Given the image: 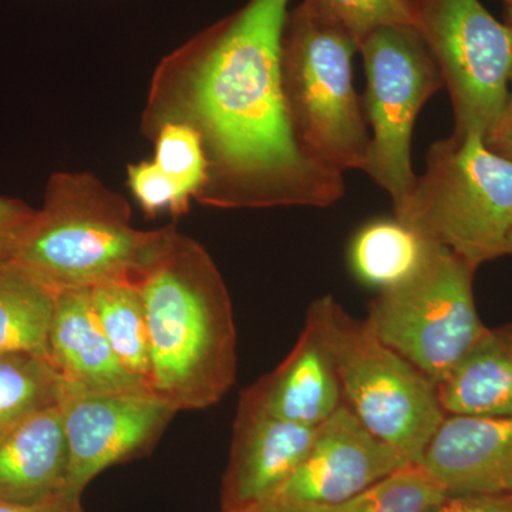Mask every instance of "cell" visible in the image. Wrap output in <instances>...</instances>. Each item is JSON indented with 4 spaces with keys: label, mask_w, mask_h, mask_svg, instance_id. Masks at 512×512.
<instances>
[{
    "label": "cell",
    "mask_w": 512,
    "mask_h": 512,
    "mask_svg": "<svg viewBox=\"0 0 512 512\" xmlns=\"http://www.w3.org/2000/svg\"><path fill=\"white\" fill-rule=\"evenodd\" d=\"M292 0H248L161 60L144 133L183 123L201 138L207 207L325 208L345 194L343 174L306 156L293 131L282 39Z\"/></svg>",
    "instance_id": "6da1fadb"
},
{
    "label": "cell",
    "mask_w": 512,
    "mask_h": 512,
    "mask_svg": "<svg viewBox=\"0 0 512 512\" xmlns=\"http://www.w3.org/2000/svg\"><path fill=\"white\" fill-rule=\"evenodd\" d=\"M137 286L150 343L148 390L177 413L220 403L237 379L238 335L212 256L177 231Z\"/></svg>",
    "instance_id": "7a4b0ae2"
},
{
    "label": "cell",
    "mask_w": 512,
    "mask_h": 512,
    "mask_svg": "<svg viewBox=\"0 0 512 512\" xmlns=\"http://www.w3.org/2000/svg\"><path fill=\"white\" fill-rule=\"evenodd\" d=\"M177 232L131 224L126 198L90 173H55L15 262L53 291L137 285Z\"/></svg>",
    "instance_id": "3957f363"
},
{
    "label": "cell",
    "mask_w": 512,
    "mask_h": 512,
    "mask_svg": "<svg viewBox=\"0 0 512 512\" xmlns=\"http://www.w3.org/2000/svg\"><path fill=\"white\" fill-rule=\"evenodd\" d=\"M394 218L424 241L450 249L477 268L507 255L512 232V161L481 136H456L431 144L426 171Z\"/></svg>",
    "instance_id": "277c9868"
},
{
    "label": "cell",
    "mask_w": 512,
    "mask_h": 512,
    "mask_svg": "<svg viewBox=\"0 0 512 512\" xmlns=\"http://www.w3.org/2000/svg\"><path fill=\"white\" fill-rule=\"evenodd\" d=\"M359 46L338 26L301 2L289 9L282 39V82L299 146L335 173L369 163L370 130L355 89Z\"/></svg>",
    "instance_id": "5b68a950"
},
{
    "label": "cell",
    "mask_w": 512,
    "mask_h": 512,
    "mask_svg": "<svg viewBox=\"0 0 512 512\" xmlns=\"http://www.w3.org/2000/svg\"><path fill=\"white\" fill-rule=\"evenodd\" d=\"M313 303L335 357L343 403L375 436L421 464L447 416L437 384L384 345L365 319L353 318L332 295Z\"/></svg>",
    "instance_id": "8992f818"
},
{
    "label": "cell",
    "mask_w": 512,
    "mask_h": 512,
    "mask_svg": "<svg viewBox=\"0 0 512 512\" xmlns=\"http://www.w3.org/2000/svg\"><path fill=\"white\" fill-rule=\"evenodd\" d=\"M477 266L431 244L412 275L379 291L366 323L377 338L439 386L487 326L474 301Z\"/></svg>",
    "instance_id": "52a82bcc"
},
{
    "label": "cell",
    "mask_w": 512,
    "mask_h": 512,
    "mask_svg": "<svg viewBox=\"0 0 512 512\" xmlns=\"http://www.w3.org/2000/svg\"><path fill=\"white\" fill-rule=\"evenodd\" d=\"M414 29L450 94L456 136L485 137L510 96L512 28L480 0H414Z\"/></svg>",
    "instance_id": "ba28073f"
},
{
    "label": "cell",
    "mask_w": 512,
    "mask_h": 512,
    "mask_svg": "<svg viewBox=\"0 0 512 512\" xmlns=\"http://www.w3.org/2000/svg\"><path fill=\"white\" fill-rule=\"evenodd\" d=\"M359 53L367 77L363 107L370 130L365 173L396 204L416 184L414 124L427 100L443 89V77L413 26L376 30L360 43Z\"/></svg>",
    "instance_id": "9c48e42d"
},
{
    "label": "cell",
    "mask_w": 512,
    "mask_h": 512,
    "mask_svg": "<svg viewBox=\"0 0 512 512\" xmlns=\"http://www.w3.org/2000/svg\"><path fill=\"white\" fill-rule=\"evenodd\" d=\"M60 413L69 453L64 495L74 501L107 468L147 456L177 414L148 390L90 393L67 386Z\"/></svg>",
    "instance_id": "30bf717a"
},
{
    "label": "cell",
    "mask_w": 512,
    "mask_h": 512,
    "mask_svg": "<svg viewBox=\"0 0 512 512\" xmlns=\"http://www.w3.org/2000/svg\"><path fill=\"white\" fill-rule=\"evenodd\" d=\"M410 464L412 461L375 436L343 403L316 427L308 454L268 501L289 505L343 503Z\"/></svg>",
    "instance_id": "8fae6325"
},
{
    "label": "cell",
    "mask_w": 512,
    "mask_h": 512,
    "mask_svg": "<svg viewBox=\"0 0 512 512\" xmlns=\"http://www.w3.org/2000/svg\"><path fill=\"white\" fill-rule=\"evenodd\" d=\"M313 436L315 429L275 416L242 392L222 478L221 511L268 501L302 463Z\"/></svg>",
    "instance_id": "7c38bea8"
},
{
    "label": "cell",
    "mask_w": 512,
    "mask_h": 512,
    "mask_svg": "<svg viewBox=\"0 0 512 512\" xmlns=\"http://www.w3.org/2000/svg\"><path fill=\"white\" fill-rule=\"evenodd\" d=\"M420 466L447 495L512 494V416H446Z\"/></svg>",
    "instance_id": "4fadbf2b"
},
{
    "label": "cell",
    "mask_w": 512,
    "mask_h": 512,
    "mask_svg": "<svg viewBox=\"0 0 512 512\" xmlns=\"http://www.w3.org/2000/svg\"><path fill=\"white\" fill-rule=\"evenodd\" d=\"M244 392L275 416L311 429L342 406L335 357L315 303L309 305L298 342L284 362Z\"/></svg>",
    "instance_id": "5bb4252c"
},
{
    "label": "cell",
    "mask_w": 512,
    "mask_h": 512,
    "mask_svg": "<svg viewBox=\"0 0 512 512\" xmlns=\"http://www.w3.org/2000/svg\"><path fill=\"white\" fill-rule=\"evenodd\" d=\"M49 359L66 386L77 392L148 390L128 372L111 348L93 311L90 289L56 292L49 330Z\"/></svg>",
    "instance_id": "9a60e30c"
},
{
    "label": "cell",
    "mask_w": 512,
    "mask_h": 512,
    "mask_svg": "<svg viewBox=\"0 0 512 512\" xmlns=\"http://www.w3.org/2000/svg\"><path fill=\"white\" fill-rule=\"evenodd\" d=\"M67 466L59 404L0 434V501L33 505L66 498Z\"/></svg>",
    "instance_id": "2e32d148"
},
{
    "label": "cell",
    "mask_w": 512,
    "mask_h": 512,
    "mask_svg": "<svg viewBox=\"0 0 512 512\" xmlns=\"http://www.w3.org/2000/svg\"><path fill=\"white\" fill-rule=\"evenodd\" d=\"M437 393L448 416H512V323L485 329Z\"/></svg>",
    "instance_id": "e0dca14e"
},
{
    "label": "cell",
    "mask_w": 512,
    "mask_h": 512,
    "mask_svg": "<svg viewBox=\"0 0 512 512\" xmlns=\"http://www.w3.org/2000/svg\"><path fill=\"white\" fill-rule=\"evenodd\" d=\"M56 291L15 261L0 265V355L49 357Z\"/></svg>",
    "instance_id": "ac0fdd59"
},
{
    "label": "cell",
    "mask_w": 512,
    "mask_h": 512,
    "mask_svg": "<svg viewBox=\"0 0 512 512\" xmlns=\"http://www.w3.org/2000/svg\"><path fill=\"white\" fill-rule=\"evenodd\" d=\"M430 245L396 218H377L352 238L350 269L362 284L383 291L412 275Z\"/></svg>",
    "instance_id": "d6986e66"
},
{
    "label": "cell",
    "mask_w": 512,
    "mask_h": 512,
    "mask_svg": "<svg viewBox=\"0 0 512 512\" xmlns=\"http://www.w3.org/2000/svg\"><path fill=\"white\" fill-rule=\"evenodd\" d=\"M90 301L114 353L148 389L150 343L140 289L128 282L100 285L90 289Z\"/></svg>",
    "instance_id": "ffe728a7"
},
{
    "label": "cell",
    "mask_w": 512,
    "mask_h": 512,
    "mask_svg": "<svg viewBox=\"0 0 512 512\" xmlns=\"http://www.w3.org/2000/svg\"><path fill=\"white\" fill-rule=\"evenodd\" d=\"M64 390L66 382L49 357L0 355V434L59 406Z\"/></svg>",
    "instance_id": "44dd1931"
},
{
    "label": "cell",
    "mask_w": 512,
    "mask_h": 512,
    "mask_svg": "<svg viewBox=\"0 0 512 512\" xmlns=\"http://www.w3.org/2000/svg\"><path fill=\"white\" fill-rule=\"evenodd\" d=\"M446 495L423 466L410 464L343 503L291 507L298 512H430Z\"/></svg>",
    "instance_id": "7402d4cb"
},
{
    "label": "cell",
    "mask_w": 512,
    "mask_h": 512,
    "mask_svg": "<svg viewBox=\"0 0 512 512\" xmlns=\"http://www.w3.org/2000/svg\"><path fill=\"white\" fill-rule=\"evenodd\" d=\"M147 136L154 143V163L195 200L207 184V160L197 131L183 123H164Z\"/></svg>",
    "instance_id": "603a6c76"
},
{
    "label": "cell",
    "mask_w": 512,
    "mask_h": 512,
    "mask_svg": "<svg viewBox=\"0 0 512 512\" xmlns=\"http://www.w3.org/2000/svg\"><path fill=\"white\" fill-rule=\"evenodd\" d=\"M318 15L345 30L357 46L376 30L414 26V0H302Z\"/></svg>",
    "instance_id": "cb8c5ba5"
},
{
    "label": "cell",
    "mask_w": 512,
    "mask_h": 512,
    "mask_svg": "<svg viewBox=\"0 0 512 512\" xmlns=\"http://www.w3.org/2000/svg\"><path fill=\"white\" fill-rule=\"evenodd\" d=\"M127 184L148 217L170 212L175 218L190 211L191 198L153 160L128 165Z\"/></svg>",
    "instance_id": "d4e9b609"
},
{
    "label": "cell",
    "mask_w": 512,
    "mask_h": 512,
    "mask_svg": "<svg viewBox=\"0 0 512 512\" xmlns=\"http://www.w3.org/2000/svg\"><path fill=\"white\" fill-rule=\"evenodd\" d=\"M36 212L26 202L0 197V265L15 261Z\"/></svg>",
    "instance_id": "484cf974"
},
{
    "label": "cell",
    "mask_w": 512,
    "mask_h": 512,
    "mask_svg": "<svg viewBox=\"0 0 512 512\" xmlns=\"http://www.w3.org/2000/svg\"><path fill=\"white\" fill-rule=\"evenodd\" d=\"M430 512H512V494L446 495Z\"/></svg>",
    "instance_id": "4316f807"
},
{
    "label": "cell",
    "mask_w": 512,
    "mask_h": 512,
    "mask_svg": "<svg viewBox=\"0 0 512 512\" xmlns=\"http://www.w3.org/2000/svg\"><path fill=\"white\" fill-rule=\"evenodd\" d=\"M485 144L494 153L512 161V110L504 109L484 137Z\"/></svg>",
    "instance_id": "83f0119b"
},
{
    "label": "cell",
    "mask_w": 512,
    "mask_h": 512,
    "mask_svg": "<svg viewBox=\"0 0 512 512\" xmlns=\"http://www.w3.org/2000/svg\"><path fill=\"white\" fill-rule=\"evenodd\" d=\"M0 512H87L82 501L69 500V498H57L43 504H12L0 501Z\"/></svg>",
    "instance_id": "f1b7e54d"
},
{
    "label": "cell",
    "mask_w": 512,
    "mask_h": 512,
    "mask_svg": "<svg viewBox=\"0 0 512 512\" xmlns=\"http://www.w3.org/2000/svg\"><path fill=\"white\" fill-rule=\"evenodd\" d=\"M221 512H298L291 505L272 503V501H266L255 507L247 508V510L241 511H221Z\"/></svg>",
    "instance_id": "f546056e"
},
{
    "label": "cell",
    "mask_w": 512,
    "mask_h": 512,
    "mask_svg": "<svg viewBox=\"0 0 512 512\" xmlns=\"http://www.w3.org/2000/svg\"><path fill=\"white\" fill-rule=\"evenodd\" d=\"M505 23H508V25L512 28V13L505 12ZM505 109H511L512 110V70H511V79H510V96H508L507 106H505Z\"/></svg>",
    "instance_id": "4dcf8cb0"
},
{
    "label": "cell",
    "mask_w": 512,
    "mask_h": 512,
    "mask_svg": "<svg viewBox=\"0 0 512 512\" xmlns=\"http://www.w3.org/2000/svg\"><path fill=\"white\" fill-rule=\"evenodd\" d=\"M505 5V12L512 13V0H500Z\"/></svg>",
    "instance_id": "1f68e13d"
},
{
    "label": "cell",
    "mask_w": 512,
    "mask_h": 512,
    "mask_svg": "<svg viewBox=\"0 0 512 512\" xmlns=\"http://www.w3.org/2000/svg\"><path fill=\"white\" fill-rule=\"evenodd\" d=\"M507 255H512V232L510 235V239H508Z\"/></svg>",
    "instance_id": "d6a6232c"
}]
</instances>
